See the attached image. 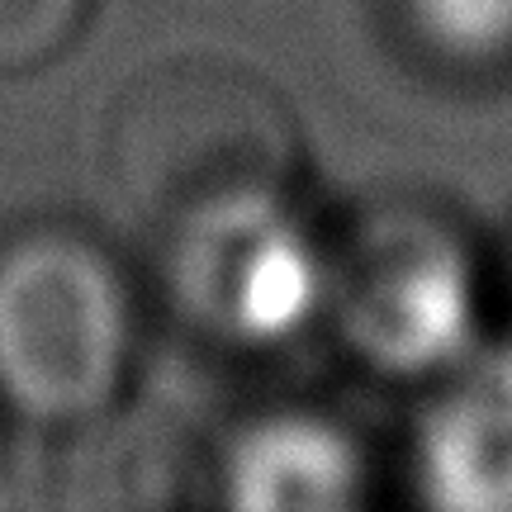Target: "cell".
I'll list each match as a JSON object with an SVG mask.
<instances>
[{"instance_id": "obj_1", "label": "cell", "mask_w": 512, "mask_h": 512, "mask_svg": "<svg viewBox=\"0 0 512 512\" xmlns=\"http://www.w3.org/2000/svg\"><path fill=\"white\" fill-rule=\"evenodd\" d=\"M105 176L166 247L294 204L299 124L285 95L238 62L166 57L114 91Z\"/></svg>"}, {"instance_id": "obj_2", "label": "cell", "mask_w": 512, "mask_h": 512, "mask_svg": "<svg viewBox=\"0 0 512 512\" xmlns=\"http://www.w3.org/2000/svg\"><path fill=\"white\" fill-rule=\"evenodd\" d=\"M147 299L100 228L34 214L0 228V408L10 422L81 437L138 380Z\"/></svg>"}, {"instance_id": "obj_3", "label": "cell", "mask_w": 512, "mask_h": 512, "mask_svg": "<svg viewBox=\"0 0 512 512\" xmlns=\"http://www.w3.org/2000/svg\"><path fill=\"white\" fill-rule=\"evenodd\" d=\"M347 351L380 375L418 380L475 351V261L427 209L384 204L328 252V309Z\"/></svg>"}, {"instance_id": "obj_4", "label": "cell", "mask_w": 512, "mask_h": 512, "mask_svg": "<svg viewBox=\"0 0 512 512\" xmlns=\"http://www.w3.org/2000/svg\"><path fill=\"white\" fill-rule=\"evenodd\" d=\"M166 275L185 318L233 347H275L328 309V247L294 204L166 242Z\"/></svg>"}, {"instance_id": "obj_5", "label": "cell", "mask_w": 512, "mask_h": 512, "mask_svg": "<svg viewBox=\"0 0 512 512\" xmlns=\"http://www.w3.org/2000/svg\"><path fill=\"white\" fill-rule=\"evenodd\" d=\"M413 479L441 508H512V347H475L437 375L413 427Z\"/></svg>"}, {"instance_id": "obj_6", "label": "cell", "mask_w": 512, "mask_h": 512, "mask_svg": "<svg viewBox=\"0 0 512 512\" xmlns=\"http://www.w3.org/2000/svg\"><path fill=\"white\" fill-rule=\"evenodd\" d=\"M214 479L238 508H347L366 498L370 465L323 413H261L228 432Z\"/></svg>"}, {"instance_id": "obj_7", "label": "cell", "mask_w": 512, "mask_h": 512, "mask_svg": "<svg viewBox=\"0 0 512 512\" xmlns=\"http://www.w3.org/2000/svg\"><path fill=\"white\" fill-rule=\"evenodd\" d=\"M95 0H0V76L38 72L91 24Z\"/></svg>"}, {"instance_id": "obj_8", "label": "cell", "mask_w": 512, "mask_h": 512, "mask_svg": "<svg viewBox=\"0 0 512 512\" xmlns=\"http://www.w3.org/2000/svg\"><path fill=\"white\" fill-rule=\"evenodd\" d=\"M5 432H10V413L0 408V456H5Z\"/></svg>"}, {"instance_id": "obj_9", "label": "cell", "mask_w": 512, "mask_h": 512, "mask_svg": "<svg viewBox=\"0 0 512 512\" xmlns=\"http://www.w3.org/2000/svg\"><path fill=\"white\" fill-rule=\"evenodd\" d=\"M508 285H512V252H508Z\"/></svg>"}]
</instances>
